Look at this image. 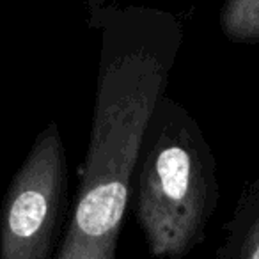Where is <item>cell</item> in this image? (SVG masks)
<instances>
[{"mask_svg": "<svg viewBox=\"0 0 259 259\" xmlns=\"http://www.w3.org/2000/svg\"><path fill=\"white\" fill-rule=\"evenodd\" d=\"M219 25L231 43H259V0H224Z\"/></svg>", "mask_w": 259, "mask_h": 259, "instance_id": "cell-5", "label": "cell"}, {"mask_svg": "<svg viewBox=\"0 0 259 259\" xmlns=\"http://www.w3.org/2000/svg\"><path fill=\"white\" fill-rule=\"evenodd\" d=\"M66 190L64 144L57 122H50L34 141L6 195L0 219V257H50Z\"/></svg>", "mask_w": 259, "mask_h": 259, "instance_id": "cell-3", "label": "cell"}, {"mask_svg": "<svg viewBox=\"0 0 259 259\" xmlns=\"http://www.w3.org/2000/svg\"><path fill=\"white\" fill-rule=\"evenodd\" d=\"M87 4H89V16H93L107 4V0H87Z\"/></svg>", "mask_w": 259, "mask_h": 259, "instance_id": "cell-6", "label": "cell"}, {"mask_svg": "<svg viewBox=\"0 0 259 259\" xmlns=\"http://www.w3.org/2000/svg\"><path fill=\"white\" fill-rule=\"evenodd\" d=\"M89 23L101 37L93 124L57 259H115L142 139L185 37L176 15L144 4L107 2Z\"/></svg>", "mask_w": 259, "mask_h": 259, "instance_id": "cell-1", "label": "cell"}, {"mask_svg": "<svg viewBox=\"0 0 259 259\" xmlns=\"http://www.w3.org/2000/svg\"><path fill=\"white\" fill-rule=\"evenodd\" d=\"M135 215L153 257L180 259L206 240L220 201L217 158L195 117L163 94L134 169Z\"/></svg>", "mask_w": 259, "mask_h": 259, "instance_id": "cell-2", "label": "cell"}, {"mask_svg": "<svg viewBox=\"0 0 259 259\" xmlns=\"http://www.w3.org/2000/svg\"><path fill=\"white\" fill-rule=\"evenodd\" d=\"M219 259H259V174L241 192L226 224Z\"/></svg>", "mask_w": 259, "mask_h": 259, "instance_id": "cell-4", "label": "cell"}]
</instances>
